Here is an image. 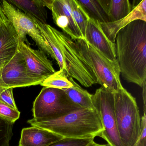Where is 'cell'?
Masks as SVG:
<instances>
[{"mask_svg": "<svg viewBox=\"0 0 146 146\" xmlns=\"http://www.w3.org/2000/svg\"><path fill=\"white\" fill-rule=\"evenodd\" d=\"M117 60L125 80L142 87L146 82V22L136 20L119 31Z\"/></svg>", "mask_w": 146, "mask_h": 146, "instance_id": "cell-1", "label": "cell"}, {"mask_svg": "<svg viewBox=\"0 0 146 146\" xmlns=\"http://www.w3.org/2000/svg\"><path fill=\"white\" fill-rule=\"evenodd\" d=\"M28 123L32 126L47 130L66 138H95L100 137L104 130L95 109L80 108L56 119L33 118Z\"/></svg>", "mask_w": 146, "mask_h": 146, "instance_id": "cell-2", "label": "cell"}, {"mask_svg": "<svg viewBox=\"0 0 146 146\" xmlns=\"http://www.w3.org/2000/svg\"><path fill=\"white\" fill-rule=\"evenodd\" d=\"M74 41L80 59L91 68L97 78L98 84L113 94L123 87L117 60L112 61L108 59L84 39Z\"/></svg>", "mask_w": 146, "mask_h": 146, "instance_id": "cell-3", "label": "cell"}, {"mask_svg": "<svg viewBox=\"0 0 146 146\" xmlns=\"http://www.w3.org/2000/svg\"><path fill=\"white\" fill-rule=\"evenodd\" d=\"M117 127L123 146H133L141 131V117L136 100L123 87L114 93Z\"/></svg>", "mask_w": 146, "mask_h": 146, "instance_id": "cell-4", "label": "cell"}, {"mask_svg": "<svg viewBox=\"0 0 146 146\" xmlns=\"http://www.w3.org/2000/svg\"><path fill=\"white\" fill-rule=\"evenodd\" d=\"M80 108L63 90L44 87L34 101L33 118L56 119Z\"/></svg>", "mask_w": 146, "mask_h": 146, "instance_id": "cell-5", "label": "cell"}, {"mask_svg": "<svg viewBox=\"0 0 146 146\" xmlns=\"http://www.w3.org/2000/svg\"><path fill=\"white\" fill-rule=\"evenodd\" d=\"M92 100L104 129L100 137L109 146H123L117 127L114 94L101 87L92 95Z\"/></svg>", "mask_w": 146, "mask_h": 146, "instance_id": "cell-6", "label": "cell"}, {"mask_svg": "<svg viewBox=\"0 0 146 146\" xmlns=\"http://www.w3.org/2000/svg\"><path fill=\"white\" fill-rule=\"evenodd\" d=\"M53 31L60 43L67 76L77 80L86 88L98 84L91 68L80 59L74 41L69 36L54 28Z\"/></svg>", "mask_w": 146, "mask_h": 146, "instance_id": "cell-7", "label": "cell"}, {"mask_svg": "<svg viewBox=\"0 0 146 146\" xmlns=\"http://www.w3.org/2000/svg\"><path fill=\"white\" fill-rule=\"evenodd\" d=\"M0 2L4 13L13 26L19 42L29 45L27 35L29 36L35 42L40 50L53 58L52 51L47 42L42 37L35 20L13 6L7 1L3 0Z\"/></svg>", "mask_w": 146, "mask_h": 146, "instance_id": "cell-8", "label": "cell"}, {"mask_svg": "<svg viewBox=\"0 0 146 146\" xmlns=\"http://www.w3.org/2000/svg\"><path fill=\"white\" fill-rule=\"evenodd\" d=\"M1 78L9 88H20L40 84L29 74L24 57L19 49L13 58L2 68Z\"/></svg>", "mask_w": 146, "mask_h": 146, "instance_id": "cell-9", "label": "cell"}, {"mask_svg": "<svg viewBox=\"0 0 146 146\" xmlns=\"http://www.w3.org/2000/svg\"><path fill=\"white\" fill-rule=\"evenodd\" d=\"M19 49L25 59L29 74L40 84L56 72L52 63L43 51L33 49L23 42L19 43Z\"/></svg>", "mask_w": 146, "mask_h": 146, "instance_id": "cell-10", "label": "cell"}, {"mask_svg": "<svg viewBox=\"0 0 146 146\" xmlns=\"http://www.w3.org/2000/svg\"><path fill=\"white\" fill-rule=\"evenodd\" d=\"M51 10L55 24L73 41L84 39L72 14L67 0H52Z\"/></svg>", "mask_w": 146, "mask_h": 146, "instance_id": "cell-11", "label": "cell"}, {"mask_svg": "<svg viewBox=\"0 0 146 146\" xmlns=\"http://www.w3.org/2000/svg\"><path fill=\"white\" fill-rule=\"evenodd\" d=\"M84 39L108 59L112 61L117 60L115 42H112L107 37L97 20L90 18Z\"/></svg>", "mask_w": 146, "mask_h": 146, "instance_id": "cell-12", "label": "cell"}, {"mask_svg": "<svg viewBox=\"0 0 146 146\" xmlns=\"http://www.w3.org/2000/svg\"><path fill=\"white\" fill-rule=\"evenodd\" d=\"M132 7L131 12L120 20L113 23H100L103 32L112 42H115L118 32L130 23L136 20L146 22V0L138 1V3L134 1Z\"/></svg>", "mask_w": 146, "mask_h": 146, "instance_id": "cell-13", "label": "cell"}, {"mask_svg": "<svg viewBox=\"0 0 146 146\" xmlns=\"http://www.w3.org/2000/svg\"><path fill=\"white\" fill-rule=\"evenodd\" d=\"M19 43L17 35L8 21L0 29V68L13 58L18 50Z\"/></svg>", "mask_w": 146, "mask_h": 146, "instance_id": "cell-14", "label": "cell"}, {"mask_svg": "<svg viewBox=\"0 0 146 146\" xmlns=\"http://www.w3.org/2000/svg\"><path fill=\"white\" fill-rule=\"evenodd\" d=\"M63 138L47 130L32 126L23 129L19 146H48Z\"/></svg>", "mask_w": 146, "mask_h": 146, "instance_id": "cell-15", "label": "cell"}, {"mask_svg": "<svg viewBox=\"0 0 146 146\" xmlns=\"http://www.w3.org/2000/svg\"><path fill=\"white\" fill-rule=\"evenodd\" d=\"M9 3L33 19L46 24L47 12L41 0H8Z\"/></svg>", "mask_w": 146, "mask_h": 146, "instance_id": "cell-16", "label": "cell"}, {"mask_svg": "<svg viewBox=\"0 0 146 146\" xmlns=\"http://www.w3.org/2000/svg\"><path fill=\"white\" fill-rule=\"evenodd\" d=\"M108 17L109 23L116 22L127 16L132 10L128 0H98Z\"/></svg>", "mask_w": 146, "mask_h": 146, "instance_id": "cell-17", "label": "cell"}, {"mask_svg": "<svg viewBox=\"0 0 146 146\" xmlns=\"http://www.w3.org/2000/svg\"><path fill=\"white\" fill-rule=\"evenodd\" d=\"M35 20V19H34ZM42 37L46 41L52 51L53 59L56 60L60 70H64L66 73V67L64 62L60 43L54 32L53 27L47 24H43L35 20Z\"/></svg>", "mask_w": 146, "mask_h": 146, "instance_id": "cell-18", "label": "cell"}, {"mask_svg": "<svg viewBox=\"0 0 146 146\" xmlns=\"http://www.w3.org/2000/svg\"><path fill=\"white\" fill-rule=\"evenodd\" d=\"M73 84V87L63 90L68 97L81 108L89 110L95 109L92 102V95L80 87L74 80Z\"/></svg>", "mask_w": 146, "mask_h": 146, "instance_id": "cell-19", "label": "cell"}, {"mask_svg": "<svg viewBox=\"0 0 146 146\" xmlns=\"http://www.w3.org/2000/svg\"><path fill=\"white\" fill-rule=\"evenodd\" d=\"M90 18L100 23H109L108 17L98 0H76Z\"/></svg>", "mask_w": 146, "mask_h": 146, "instance_id": "cell-20", "label": "cell"}, {"mask_svg": "<svg viewBox=\"0 0 146 146\" xmlns=\"http://www.w3.org/2000/svg\"><path fill=\"white\" fill-rule=\"evenodd\" d=\"M73 79L64 70H60L46 78L40 85L45 87L63 90L73 87Z\"/></svg>", "mask_w": 146, "mask_h": 146, "instance_id": "cell-21", "label": "cell"}, {"mask_svg": "<svg viewBox=\"0 0 146 146\" xmlns=\"http://www.w3.org/2000/svg\"><path fill=\"white\" fill-rule=\"evenodd\" d=\"M73 19L84 39L90 17L76 0H67Z\"/></svg>", "mask_w": 146, "mask_h": 146, "instance_id": "cell-22", "label": "cell"}, {"mask_svg": "<svg viewBox=\"0 0 146 146\" xmlns=\"http://www.w3.org/2000/svg\"><path fill=\"white\" fill-rule=\"evenodd\" d=\"M14 123L0 117V146H9Z\"/></svg>", "mask_w": 146, "mask_h": 146, "instance_id": "cell-23", "label": "cell"}, {"mask_svg": "<svg viewBox=\"0 0 146 146\" xmlns=\"http://www.w3.org/2000/svg\"><path fill=\"white\" fill-rule=\"evenodd\" d=\"M94 138H71L64 137L48 146H88Z\"/></svg>", "mask_w": 146, "mask_h": 146, "instance_id": "cell-24", "label": "cell"}, {"mask_svg": "<svg viewBox=\"0 0 146 146\" xmlns=\"http://www.w3.org/2000/svg\"><path fill=\"white\" fill-rule=\"evenodd\" d=\"M18 109H14L3 102H0V117L7 120L15 123L20 117Z\"/></svg>", "mask_w": 146, "mask_h": 146, "instance_id": "cell-25", "label": "cell"}, {"mask_svg": "<svg viewBox=\"0 0 146 146\" xmlns=\"http://www.w3.org/2000/svg\"><path fill=\"white\" fill-rule=\"evenodd\" d=\"M13 88H9L3 91L0 94V102L14 109H18L13 97Z\"/></svg>", "mask_w": 146, "mask_h": 146, "instance_id": "cell-26", "label": "cell"}, {"mask_svg": "<svg viewBox=\"0 0 146 146\" xmlns=\"http://www.w3.org/2000/svg\"><path fill=\"white\" fill-rule=\"evenodd\" d=\"M146 112L141 117L140 135L133 146H146Z\"/></svg>", "mask_w": 146, "mask_h": 146, "instance_id": "cell-27", "label": "cell"}, {"mask_svg": "<svg viewBox=\"0 0 146 146\" xmlns=\"http://www.w3.org/2000/svg\"><path fill=\"white\" fill-rule=\"evenodd\" d=\"M9 21L3 11L1 3L0 2V29L7 22Z\"/></svg>", "mask_w": 146, "mask_h": 146, "instance_id": "cell-28", "label": "cell"}, {"mask_svg": "<svg viewBox=\"0 0 146 146\" xmlns=\"http://www.w3.org/2000/svg\"><path fill=\"white\" fill-rule=\"evenodd\" d=\"M3 66L0 68V94L4 90L9 88V87L3 82L2 78H1V72H2V68H3Z\"/></svg>", "mask_w": 146, "mask_h": 146, "instance_id": "cell-29", "label": "cell"}, {"mask_svg": "<svg viewBox=\"0 0 146 146\" xmlns=\"http://www.w3.org/2000/svg\"><path fill=\"white\" fill-rule=\"evenodd\" d=\"M146 82L143 84L141 88H143L142 97L143 103V112H146Z\"/></svg>", "mask_w": 146, "mask_h": 146, "instance_id": "cell-30", "label": "cell"}, {"mask_svg": "<svg viewBox=\"0 0 146 146\" xmlns=\"http://www.w3.org/2000/svg\"><path fill=\"white\" fill-rule=\"evenodd\" d=\"M88 146H109L108 144H101L99 143H96L94 141L90 143Z\"/></svg>", "mask_w": 146, "mask_h": 146, "instance_id": "cell-31", "label": "cell"}]
</instances>
